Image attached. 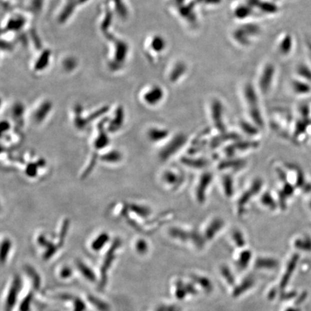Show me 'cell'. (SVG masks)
<instances>
[{"mask_svg":"<svg viewBox=\"0 0 311 311\" xmlns=\"http://www.w3.org/2000/svg\"><path fill=\"white\" fill-rule=\"evenodd\" d=\"M242 94L250 121L258 126L260 129L262 128L264 119L260 106V93L258 88L252 83H246L244 85Z\"/></svg>","mask_w":311,"mask_h":311,"instance_id":"6da1fadb","label":"cell"},{"mask_svg":"<svg viewBox=\"0 0 311 311\" xmlns=\"http://www.w3.org/2000/svg\"><path fill=\"white\" fill-rule=\"evenodd\" d=\"M260 26L258 24H244L236 28L233 32V38L242 46H248L260 34Z\"/></svg>","mask_w":311,"mask_h":311,"instance_id":"7a4b0ae2","label":"cell"},{"mask_svg":"<svg viewBox=\"0 0 311 311\" xmlns=\"http://www.w3.org/2000/svg\"><path fill=\"white\" fill-rule=\"evenodd\" d=\"M276 66L271 62L265 64L258 75V90L260 94L266 96L269 94L276 78Z\"/></svg>","mask_w":311,"mask_h":311,"instance_id":"3957f363","label":"cell"},{"mask_svg":"<svg viewBox=\"0 0 311 311\" xmlns=\"http://www.w3.org/2000/svg\"><path fill=\"white\" fill-rule=\"evenodd\" d=\"M188 142V138L184 134H178L172 138H168L166 144L162 147L158 153V157L162 162H166L174 156Z\"/></svg>","mask_w":311,"mask_h":311,"instance_id":"277c9868","label":"cell"},{"mask_svg":"<svg viewBox=\"0 0 311 311\" xmlns=\"http://www.w3.org/2000/svg\"><path fill=\"white\" fill-rule=\"evenodd\" d=\"M210 116L214 128L220 132L226 130L224 120V108L222 103L218 98H214L210 102Z\"/></svg>","mask_w":311,"mask_h":311,"instance_id":"5b68a950","label":"cell"},{"mask_svg":"<svg viewBox=\"0 0 311 311\" xmlns=\"http://www.w3.org/2000/svg\"><path fill=\"white\" fill-rule=\"evenodd\" d=\"M212 182V174L209 172H204L198 178L194 188V196L200 204L206 202L207 192Z\"/></svg>","mask_w":311,"mask_h":311,"instance_id":"8992f818","label":"cell"},{"mask_svg":"<svg viewBox=\"0 0 311 311\" xmlns=\"http://www.w3.org/2000/svg\"><path fill=\"white\" fill-rule=\"evenodd\" d=\"M184 175L176 170H166L162 175V180L164 184L170 189H180L184 182Z\"/></svg>","mask_w":311,"mask_h":311,"instance_id":"52a82bcc","label":"cell"},{"mask_svg":"<svg viewBox=\"0 0 311 311\" xmlns=\"http://www.w3.org/2000/svg\"><path fill=\"white\" fill-rule=\"evenodd\" d=\"M164 90L158 85L152 86L143 96L144 102L146 106L155 107L162 102L164 98Z\"/></svg>","mask_w":311,"mask_h":311,"instance_id":"ba28073f","label":"cell"},{"mask_svg":"<svg viewBox=\"0 0 311 311\" xmlns=\"http://www.w3.org/2000/svg\"><path fill=\"white\" fill-rule=\"evenodd\" d=\"M146 136L150 142L158 144L168 140L170 137V134L168 129L158 127V126H154L148 129Z\"/></svg>","mask_w":311,"mask_h":311,"instance_id":"9c48e42d","label":"cell"},{"mask_svg":"<svg viewBox=\"0 0 311 311\" xmlns=\"http://www.w3.org/2000/svg\"><path fill=\"white\" fill-rule=\"evenodd\" d=\"M52 108H53V104L50 101L46 100L42 102L34 111V116H32L34 122L37 124L44 122L52 112Z\"/></svg>","mask_w":311,"mask_h":311,"instance_id":"30bf717a","label":"cell"},{"mask_svg":"<svg viewBox=\"0 0 311 311\" xmlns=\"http://www.w3.org/2000/svg\"><path fill=\"white\" fill-rule=\"evenodd\" d=\"M125 122V111L122 106L116 110L114 118L110 120L108 127V132L114 134L120 130Z\"/></svg>","mask_w":311,"mask_h":311,"instance_id":"8fae6325","label":"cell"},{"mask_svg":"<svg viewBox=\"0 0 311 311\" xmlns=\"http://www.w3.org/2000/svg\"><path fill=\"white\" fill-rule=\"evenodd\" d=\"M188 67L186 62L183 60H178L175 63L172 70L170 72V80L172 83H176L184 78L188 72Z\"/></svg>","mask_w":311,"mask_h":311,"instance_id":"7c38bea8","label":"cell"},{"mask_svg":"<svg viewBox=\"0 0 311 311\" xmlns=\"http://www.w3.org/2000/svg\"><path fill=\"white\" fill-rule=\"evenodd\" d=\"M122 160V153L117 150H109L100 156L101 161L104 163L110 164H116L120 163Z\"/></svg>","mask_w":311,"mask_h":311,"instance_id":"4fadbf2b","label":"cell"},{"mask_svg":"<svg viewBox=\"0 0 311 311\" xmlns=\"http://www.w3.org/2000/svg\"><path fill=\"white\" fill-rule=\"evenodd\" d=\"M181 162L184 166H190V168L194 170H202L208 165V162L204 158H194L191 157H184Z\"/></svg>","mask_w":311,"mask_h":311,"instance_id":"5bb4252c","label":"cell"},{"mask_svg":"<svg viewBox=\"0 0 311 311\" xmlns=\"http://www.w3.org/2000/svg\"><path fill=\"white\" fill-rule=\"evenodd\" d=\"M222 192L226 197L230 198L233 196L234 192V180L232 176L228 174H224L222 178Z\"/></svg>","mask_w":311,"mask_h":311,"instance_id":"9a60e30c","label":"cell"},{"mask_svg":"<svg viewBox=\"0 0 311 311\" xmlns=\"http://www.w3.org/2000/svg\"><path fill=\"white\" fill-rule=\"evenodd\" d=\"M20 284V281L18 279L13 282L12 286L11 287L10 290L8 294V298H6V311L10 310L14 306L18 291H19Z\"/></svg>","mask_w":311,"mask_h":311,"instance_id":"2e32d148","label":"cell"},{"mask_svg":"<svg viewBox=\"0 0 311 311\" xmlns=\"http://www.w3.org/2000/svg\"><path fill=\"white\" fill-rule=\"evenodd\" d=\"M240 128L242 132L248 136L254 137L258 135V129H260L258 126L255 125L252 121L240 120Z\"/></svg>","mask_w":311,"mask_h":311,"instance_id":"e0dca14e","label":"cell"},{"mask_svg":"<svg viewBox=\"0 0 311 311\" xmlns=\"http://www.w3.org/2000/svg\"><path fill=\"white\" fill-rule=\"evenodd\" d=\"M245 166V162L243 160H227L218 165V168L222 170H238L243 168Z\"/></svg>","mask_w":311,"mask_h":311,"instance_id":"ac0fdd59","label":"cell"},{"mask_svg":"<svg viewBox=\"0 0 311 311\" xmlns=\"http://www.w3.org/2000/svg\"><path fill=\"white\" fill-rule=\"evenodd\" d=\"M109 142L110 139L108 138L107 134L104 130H100L99 136H98L96 142H94V147L98 150H103V148L107 147Z\"/></svg>","mask_w":311,"mask_h":311,"instance_id":"d6986e66","label":"cell"},{"mask_svg":"<svg viewBox=\"0 0 311 311\" xmlns=\"http://www.w3.org/2000/svg\"><path fill=\"white\" fill-rule=\"evenodd\" d=\"M130 208L132 212H135L137 215L140 217H147L150 214V209L147 206H142L139 204H132L130 206Z\"/></svg>","mask_w":311,"mask_h":311,"instance_id":"ffe728a7","label":"cell"},{"mask_svg":"<svg viewBox=\"0 0 311 311\" xmlns=\"http://www.w3.org/2000/svg\"><path fill=\"white\" fill-rule=\"evenodd\" d=\"M108 240H109V236L107 233L101 234L93 242L92 244V248L96 250V251L101 250L103 246L107 243Z\"/></svg>","mask_w":311,"mask_h":311,"instance_id":"44dd1931","label":"cell"},{"mask_svg":"<svg viewBox=\"0 0 311 311\" xmlns=\"http://www.w3.org/2000/svg\"><path fill=\"white\" fill-rule=\"evenodd\" d=\"M11 112H12V117L14 118V119L20 120L24 118L26 108L22 103L17 102L12 106Z\"/></svg>","mask_w":311,"mask_h":311,"instance_id":"7402d4cb","label":"cell"},{"mask_svg":"<svg viewBox=\"0 0 311 311\" xmlns=\"http://www.w3.org/2000/svg\"><path fill=\"white\" fill-rule=\"evenodd\" d=\"M278 46H279L278 50H279L280 53L282 55H286V54L289 53L290 49L291 48V39L290 38L289 36L284 37L282 38Z\"/></svg>","mask_w":311,"mask_h":311,"instance_id":"603a6c76","label":"cell"},{"mask_svg":"<svg viewBox=\"0 0 311 311\" xmlns=\"http://www.w3.org/2000/svg\"><path fill=\"white\" fill-rule=\"evenodd\" d=\"M38 168L39 166L37 163L28 164L26 166V174L30 178H36L38 173Z\"/></svg>","mask_w":311,"mask_h":311,"instance_id":"cb8c5ba5","label":"cell"},{"mask_svg":"<svg viewBox=\"0 0 311 311\" xmlns=\"http://www.w3.org/2000/svg\"><path fill=\"white\" fill-rule=\"evenodd\" d=\"M78 268L80 271L82 272V274H84L85 278H88V279L90 280H94V279H96V276H94V274H93V272H92L91 270H90L88 266H85L84 264H83L82 262H78Z\"/></svg>","mask_w":311,"mask_h":311,"instance_id":"d4e9b609","label":"cell"},{"mask_svg":"<svg viewBox=\"0 0 311 311\" xmlns=\"http://www.w3.org/2000/svg\"><path fill=\"white\" fill-rule=\"evenodd\" d=\"M11 247V242L9 240H3L2 244V261L4 262V260L8 256V253H9L10 248Z\"/></svg>","mask_w":311,"mask_h":311,"instance_id":"484cf974","label":"cell"},{"mask_svg":"<svg viewBox=\"0 0 311 311\" xmlns=\"http://www.w3.org/2000/svg\"><path fill=\"white\" fill-rule=\"evenodd\" d=\"M10 129V124L8 120H2L1 122V130L2 134L4 132H8Z\"/></svg>","mask_w":311,"mask_h":311,"instance_id":"4316f807","label":"cell"},{"mask_svg":"<svg viewBox=\"0 0 311 311\" xmlns=\"http://www.w3.org/2000/svg\"><path fill=\"white\" fill-rule=\"evenodd\" d=\"M72 274V270L70 269V268H64V270H62V273H60V276H62V278H68Z\"/></svg>","mask_w":311,"mask_h":311,"instance_id":"83f0119b","label":"cell"}]
</instances>
